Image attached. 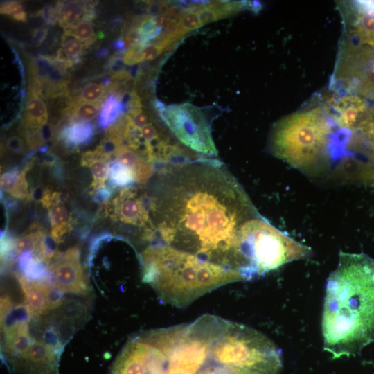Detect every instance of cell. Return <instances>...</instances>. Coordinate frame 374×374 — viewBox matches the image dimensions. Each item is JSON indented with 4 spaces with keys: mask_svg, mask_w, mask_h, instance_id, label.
Masks as SVG:
<instances>
[{
    "mask_svg": "<svg viewBox=\"0 0 374 374\" xmlns=\"http://www.w3.org/2000/svg\"><path fill=\"white\" fill-rule=\"evenodd\" d=\"M96 4L83 1H58L55 5L57 11V23L65 29L81 21H91L96 16Z\"/></svg>",
    "mask_w": 374,
    "mask_h": 374,
    "instance_id": "obj_12",
    "label": "cell"
},
{
    "mask_svg": "<svg viewBox=\"0 0 374 374\" xmlns=\"http://www.w3.org/2000/svg\"><path fill=\"white\" fill-rule=\"evenodd\" d=\"M339 9L344 35L356 44L374 46V1H343Z\"/></svg>",
    "mask_w": 374,
    "mask_h": 374,
    "instance_id": "obj_10",
    "label": "cell"
},
{
    "mask_svg": "<svg viewBox=\"0 0 374 374\" xmlns=\"http://www.w3.org/2000/svg\"><path fill=\"white\" fill-rule=\"evenodd\" d=\"M112 48L116 51L117 54L125 53L127 51L126 44L124 40L121 38L117 39L114 41L112 44Z\"/></svg>",
    "mask_w": 374,
    "mask_h": 374,
    "instance_id": "obj_34",
    "label": "cell"
},
{
    "mask_svg": "<svg viewBox=\"0 0 374 374\" xmlns=\"http://www.w3.org/2000/svg\"><path fill=\"white\" fill-rule=\"evenodd\" d=\"M100 107V103H88L71 98V103L64 111V114L69 118V123L89 122L97 116Z\"/></svg>",
    "mask_w": 374,
    "mask_h": 374,
    "instance_id": "obj_18",
    "label": "cell"
},
{
    "mask_svg": "<svg viewBox=\"0 0 374 374\" xmlns=\"http://www.w3.org/2000/svg\"><path fill=\"white\" fill-rule=\"evenodd\" d=\"M157 175L149 200L160 242L248 280L239 232L260 215L235 178L219 161L202 157L163 166Z\"/></svg>",
    "mask_w": 374,
    "mask_h": 374,
    "instance_id": "obj_1",
    "label": "cell"
},
{
    "mask_svg": "<svg viewBox=\"0 0 374 374\" xmlns=\"http://www.w3.org/2000/svg\"><path fill=\"white\" fill-rule=\"evenodd\" d=\"M143 282L161 303L184 308L224 285L244 280L238 272L160 242L140 253Z\"/></svg>",
    "mask_w": 374,
    "mask_h": 374,
    "instance_id": "obj_3",
    "label": "cell"
},
{
    "mask_svg": "<svg viewBox=\"0 0 374 374\" xmlns=\"http://www.w3.org/2000/svg\"><path fill=\"white\" fill-rule=\"evenodd\" d=\"M371 106L358 96L335 93L321 107L339 127L353 132L357 130Z\"/></svg>",
    "mask_w": 374,
    "mask_h": 374,
    "instance_id": "obj_11",
    "label": "cell"
},
{
    "mask_svg": "<svg viewBox=\"0 0 374 374\" xmlns=\"http://www.w3.org/2000/svg\"><path fill=\"white\" fill-rule=\"evenodd\" d=\"M64 35L73 37L87 47L93 44L98 37L91 21H84L64 29Z\"/></svg>",
    "mask_w": 374,
    "mask_h": 374,
    "instance_id": "obj_22",
    "label": "cell"
},
{
    "mask_svg": "<svg viewBox=\"0 0 374 374\" xmlns=\"http://www.w3.org/2000/svg\"><path fill=\"white\" fill-rule=\"evenodd\" d=\"M7 148L13 153L20 154L24 151V142L19 136H12L6 141Z\"/></svg>",
    "mask_w": 374,
    "mask_h": 374,
    "instance_id": "obj_29",
    "label": "cell"
},
{
    "mask_svg": "<svg viewBox=\"0 0 374 374\" xmlns=\"http://www.w3.org/2000/svg\"><path fill=\"white\" fill-rule=\"evenodd\" d=\"M48 34V29L46 28H37L32 31V42L39 46L45 39Z\"/></svg>",
    "mask_w": 374,
    "mask_h": 374,
    "instance_id": "obj_31",
    "label": "cell"
},
{
    "mask_svg": "<svg viewBox=\"0 0 374 374\" xmlns=\"http://www.w3.org/2000/svg\"><path fill=\"white\" fill-rule=\"evenodd\" d=\"M46 190L43 189L40 187H35L30 192V194L29 195V197L34 200V201H42Z\"/></svg>",
    "mask_w": 374,
    "mask_h": 374,
    "instance_id": "obj_32",
    "label": "cell"
},
{
    "mask_svg": "<svg viewBox=\"0 0 374 374\" xmlns=\"http://www.w3.org/2000/svg\"><path fill=\"white\" fill-rule=\"evenodd\" d=\"M51 224V235L58 244L72 229V218L69 212L61 200V197L53 202L47 208Z\"/></svg>",
    "mask_w": 374,
    "mask_h": 374,
    "instance_id": "obj_13",
    "label": "cell"
},
{
    "mask_svg": "<svg viewBox=\"0 0 374 374\" xmlns=\"http://www.w3.org/2000/svg\"><path fill=\"white\" fill-rule=\"evenodd\" d=\"M155 107L170 132L184 146L197 154L217 155L210 125L199 107L188 103L165 107L159 100H156Z\"/></svg>",
    "mask_w": 374,
    "mask_h": 374,
    "instance_id": "obj_7",
    "label": "cell"
},
{
    "mask_svg": "<svg viewBox=\"0 0 374 374\" xmlns=\"http://www.w3.org/2000/svg\"><path fill=\"white\" fill-rule=\"evenodd\" d=\"M35 15L39 16L47 26H55L57 23V11L55 6L46 5Z\"/></svg>",
    "mask_w": 374,
    "mask_h": 374,
    "instance_id": "obj_28",
    "label": "cell"
},
{
    "mask_svg": "<svg viewBox=\"0 0 374 374\" xmlns=\"http://www.w3.org/2000/svg\"><path fill=\"white\" fill-rule=\"evenodd\" d=\"M351 132L339 127L322 107L287 115L273 125L269 147L278 159L315 174L348 153Z\"/></svg>",
    "mask_w": 374,
    "mask_h": 374,
    "instance_id": "obj_4",
    "label": "cell"
},
{
    "mask_svg": "<svg viewBox=\"0 0 374 374\" xmlns=\"http://www.w3.org/2000/svg\"><path fill=\"white\" fill-rule=\"evenodd\" d=\"M94 134V126L90 122L73 121L64 127L59 139L69 148H75L89 143Z\"/></svg>",
    "mask_w": 374,
    "mask_h": 374,
    "instance_id": "obj_14",
    "label": "cell"
},
{
    "mask_svg": "<svg viewBox=\"0 0 374 374\" xmlns=\"http://www.w3.org/2000/svg\"><path fill=\"white\" fill-rule=\"evenodd\" d=\"M330 89L358 96L374 105V46L360 45L344 35L339 41Z\"/></svg>",
    "mask_w": 374,
    "mask_h": 374,
    "instance_id": "obj_6",
    "label": "cell"
},
{
    "mask_svg": "<svg viewBox=\"0 0 374 374\" xmlns=\"http://www.w3.org/2000/svg\"><path fill=\"white\" fill-rule=\"evenodd\" d=\"M112 189L107 186L100 188L93 191V200L97 203H103L111 196Z\"/></svg>",
    "mask_w": 374,
    "mask_h": 374,
    "instance_id": "obj_30",
    "label": "cell"
},
{
    "mask_svg": "<svg viewBox=\"0 0 374 374\" xmlns=\"http://www.w3.org/2000/svg\"><path fill=\"white\" fill-rule=\"evenodd\" d=\"M106 88L97 82H89L86 84L78 96L74 98L93 103H101L106 95Z\"/></svg>",
    "mask_w": 374,
    "mask_h": 374,
    "instance_id": "obj_23",
    "label": "cell"
},
{
    "mask_svg": "<svg viewBox=\"0 0 374 374\" xmlns=\"http://www.w3.org/2000/svg\"><path fill=\"white\" fill-rule=\"evenodd\" d=\"M121 95L112 92L103 103L98 118V125L101 129L104 130L112 125L121 115L125 113V107L121 102Z\"/></svg>",
    "mask_w": 374,
    "mask_h": 374,
    "instance_id": "obj_17",
    "label": "cell"
},
{
    "mask_svg": "<svg viewBox=\"0 0 374 374\" xmlns=\"http://www.w3.org/2000/svg\"><path fill=\"white\" fill-rule=\"evenodd\" d=\"M19 172L17 168L3 172L1 175V190L10 193L17 184Z\"/></svg>",
    "mask_w": 374,
    "mask_h": 374,
    "instance_id": "obj_27",
    "label": "cell"
},
{
    "mask_svg": "<svg viewBox=\"0 0 374 374\" xmlns=\"http://www.w3.org/2000/svg\"><path fill=\"white\" fill-rule=\"evenodd\" d=\"M1 15L9 16L13 20L19 22L27 21V14L21 3L16 1H10L1 5Z\"/></svg>",
    "mask_w": 374,
    "mask_h": 374,
    "instance_id": "obj_25",
    "label": "cell"
},
{
    "mask_svg": "<svg viewBox=\"0 0 374 374\" xmlns=\"http://www.w3.org/2000/svg\"><path fill=\"white\" fill-rule=\"evenodd\" d=\"M108 181L112 190L115 188H123L132 186L133 184L136 183L134 172L115 159L109 163Z\"/></svg>",
    "mask_w": 374,
    "mask_h": 374,
    "instance_id": "obj_20",
    "label": "cell"
},
{
    "mask_svg": "<svg viewBox=\"0 0 374 374\" xmlns=\"http://www.w3.org/2000/svg\"><path fill=\"white\" fill-rule=\"evenodd\" d=\"M40 134L44 142L49 141L53 136V128L48 124H46L40 129Z\"/></svg>",
    "mask_w": 374,
    "mask_h": 374,
    "instance_id": "obj_33",
    "label": "cell"
},
{
    "mask_svg": "<svg viewBox=\"0 0 374 374\" xmlns=\"http://www.w3.org/2000/svg\"><path fill=\"white\" fill-rule=\"evenodd\" d=\"M110 161L95 150L82 154L81 164L90 168L93 176V181L91 184L93 192L105 186V182L108 179Z\"/></svg>",
    "mask_w": 374,
    "mask_h": 374,
    "instance_id": "obj_15",
    "label": "cell"
},
{
    "mask_svg": "<svg viewBox=\"0 0 374 374\" xmlns=\"http://www.w3.org/2000/svg\"><path fill=\"white\" fill-rule=\"evenodd\" d=\"M132 186L121 188L109 202L111 217L127 229L139 241L148 245L157 242V231L150 216L149 197Z\"/></svg>",
    "mask_w": 374,
    "mask_h": 374,
    "instance_id": "obj_8",
    "label": "cell"
},
{
    "mask_svg": "<svg viewBox=\"0 0 374 374\" xmlns=\"http://www.w3.org/2000/svg\"><path fill=\"white\" fill-rule=\"evenodd\" d=\"M100 82V84L105 87H109L111 84V80L109 76L103 77Z\"/></svg>",
    "mask_w": 374,
    "mask_h": 374,
    "instance_id": "obj_37",
    "label": "cell"
},
{
    "mask_svg": "<svg viewBox=\"0 0 374 374\" xmlns=\"http://www.w3.org/2000/svg\"><path fill=\"white\" fill-rule=\"evenodd\" d=\"M321 330L333 359L358 354L374 342V260L341 252L327 279Z\"/></svg>",
    "mask_w": 374,
    "mask_h": 374,
    "instance_id": "obj_2",
    "label": "cell"
},
{
    "mask_svg": "<svg viewBox=\"0 0 374 374\" xmlns=\"http://www.w3.org/2000/svg\"><path fill=\"white\" fill-rule=\"evenodd\" d=\"M202 26L197 14L186 9L184 15L179 21L178 26L173 31V33L180 39L187 33L195 30Z\"/></svg>",
    "mask_w": 374,
    "mask_h": 374,
    "instance_id": "obj_24",
    "label": "cell"
},
{
    "mask_svg": "<svg viewBox=\"0 0 374 374\" xmlns=\"http://www.w3.org/2000/svg\"><path fill=\"white\" fill-rule=\"evenodd\" d=\"M355 132L368 141H374V105L371 106Z\"/></svg>",
    "mask_w": 374,
    "mask_h": 374,
    "instance_id": "obj_26",
    "label": "cell"
},
{
    "mask_svg": "<svg viewBox=\"0 0 374 374\" xmlns=\"http://www.w3.org/2000/svg\"><path fill=\"white\" fill-rule=\"evenodd\" d=\"M166 49L160 46L150 44L141 46L139 44L131 46L123 54V62L127 65H134L156 58Z\"/></svg>",
    "mask_w": 374,
    "mask_h": 374,
    "instance_id": "obj_19",
    "label": "cell"
},
{
    "mask_svg": "<svg viewBox=\"0 0 374 374\" xmlns=\"http://www.w3.org/2000/svg\"><path fill=\"white\" fill-rule=\"evenodd\" d=\"M249 280L310 254V249L275 228L260 215L246 222L239 232Z\"/></svg>",
    "mask_w": 374,
    "mask_h": 374,
    "instance_id": "obj_5",
    "label": "cell"
},
{
    "mask_svg": "<svg viewBox=\"0 0 374 374\" xmlns=\"http://www.w3.org/2000/svg\"><path fill=\"white\" fill-rule=\"evenodd\" d=\"M47 121L48 111L43 100L39 97L28 96L21 125L22 131L40 129Z\"/></svg>",
    "mask_w": 374,
    "mask_h": 374,
    "instance_id": "obj_16",
    "label": "cell"
},
{
    "mask_svg": "<svg viewBox=\"0 0 374 374\" xmlns=\"http://www.w3.org/2000/svg\"><path fill=\"white\" fill-rule=\"evenodd\" d=\"M85 47L87 46L78 39L64 35L56 57L70 60L74 64H78L80 62V56Z\"/></svg>",
    "mask_w": 374,
    "mask_h": 374,
    "instance_id": "obj_21",
    "label": "cell"
},
{
    "mask_svg": "<svg viewBox=\"0 0 374 374\" xmlns=\"http://www.w3.org/2000/svg\"><path fill=\"white\" fill-rule=\"evenodd\" d=\"M96 55L98 58L106 57L109 55V49L107 47H100L96 51Z\"/></svg>",
    "mask_w": 374,
    "mask_h": 374,
    "instance_id": "obj_36",
    "label": "cell"
},
{
    "mask_svg": "<svg viewBox=\"0 0 374 374\" xmlns=\"http://www.w3.org/2000/svg\"><path fill=\"white\" fill-rule=\"evenodd\" d=\"M368 141V143L366 145L364 152L368 157L369 161H371L374 165V141Z\"/></svg>",
    "mask_w": 374,
    "mask_h": 374,
    "instance_id": "obj_35",
    "label": "cell"
},
{
    "mask_svg": "<svg viewBox=\"0 0 374 374\" xmlns=\"http://www.w3.org/2000/svg\"><path fill=\"white\" fill-rule=\"evenodd\" d=\"M48 266L53 282L60 292L80 296L90 292L91 286L80 263L78 247L60 253Z\"/></svg>",
    "mask_w": 374,
    "mask_h": 374,
    "instance_id": "obj_9",
    "label": "cell"
}]
</instances>
